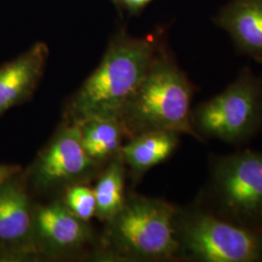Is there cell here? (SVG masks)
<instances>
[{
  "label": "cell",
  "mask_w": 262,
  "mask_h": 262,
  "mask_svg": "<svg viewBox=\"0 0 262 262\" xmlns=\"http://www.w3.org/2000/svg\"><path fill=\"white\" fill-rule=\"evenodd\" d=\"M178 207L167 201L126 194L120 211L106 222L95 258L106 261H175Z\"/></svg>",
  "instance_id": "cell-2"
},
{
  "label": "cell",
  "mask_w": 262,
  "mask_h": 262,
  "mask_svg": "<svg viewBox=\"0 0 262 262\" xmlns=\"http://www.w3.org/2000/svg\"><path fill=\"white\" fill-rule=\"evenodd\" d=\"M175 234L179 260L261 262L262 230L236 225L196 202L178 208Z\"/></svg>",
  "instance_id": "cell-5"
},
{
  "label": "cell",
  "mask_w": 262,
  "mask_h": 262,
  "mask_svg": "<svg viewBox=\"0 0 262 262\" xmlns=\"http://www.w3.org/2000/svg\"><path fill=\"white\" fill-rule=\"evenodd\" d=\"M102 169L84 150L78 125L63 121L24 175L28 188L51 194L76 184H89Z\"/></svg>",
  "instance_id": "cell-7"
},
{
  "label": "cell",
  "mask_w": 262,
  "mask_h": 262,
  "mask_svg": "<svg viewBox=\"0 0 262 262\" xmlns=\"http://www.w3.org/2000/svg\"><path fill=\"white\" fill-rule=\"evenodd\" d=\"M60 200L66 208L79 219L89 222L95 216L96 200L94 187L89 184H76L66 188Z\"/></svg>",
  "instance_id": "cell-15"
},
{
  "label": "cell",
  "mask_w": 262,
  "mask_h": 262,
  "mask_svg": "<svg viewBox=\"0 0 262 262\" xmlns=\"http://www.w3.org/2000/svg\"><path fill=\"white\" fill-rule=\"evenodd\" d=\"M126 166L119 155L108 162L96 177L94 187L96 200L95 216L101 222H108L122 208L126 198Z\"/></svg>",
  "instance_id": "cell-14"
},
{
  "label": "cell",
  "mask_w": 262,
  "mask_h": 262,
  "mask_svg": "<svg viewBox=\"0 0 262 262\" xmlns=\"http://www.w3.org/2000/svg\"><path fill=\"white\" fill-rule=\"evenodd\" d=\"M196 203L236 225L262 230V152L214 156Z\"/></svg>",
  "instance_id": "cell-4"
},
{
  "label": "cell",
  "mask_w": 262,
  "mask_h": 262,
  "mask_svg": "<svg viewBox=\"0 0 262 262\" xmlns=\"http://www.w3.org/2000/svg\"><path fill=\"white\" fill-rule=\"evenodd\" d=\"M180 134L172 131H148L127 139L121 155L137 183L151 168L168 159L178 148Z\"/></svg>",
  "instance_id": "cell-12"
},
{
  "label": "cell",
  "mask_w": 262,
  "mask_h": 262,
  "mask_svg": "<svg viewBox=\"0 0 262 262\" xmlns=\"http://www.w3.org/2000/svg\"><path fill=\"white\" fill-rule=\"evenodd\" d=\"M77 125L84 150L100 166L121 155L125 135L118 120L95 119Z\"/></svg>",
  "instance_id": "cell-13"
},
{
  "label": "cell",
  "mask_w": 262,
  "mask_h": 262,
  "mask_svg": "<svg viewBox=\"0 0 262 262\" xmlns=\"http://www.w3.org/2000/svg\"><path fill=\"white\" fill-rule=\"evenodd\" d=\"M49 53L46 43L37 42L0 66V117L32 97L44 75Z\"/></svg>",
  "instance_id": "cell-10"
},
{
  "label": "cell",
  "mask_w": 262,
  "mask_h": 262,
  "mask_svg": "<svg viewBox=\"0 0 262 262\" xmlns=\"http://www.w3.org/2000/svg\"><path fill=\"white\" fill-rule=\"evenodd\" d=\"M215 23L230 35L240 53L262 63V0H231Z\"/></svg>",
  "instance_id": "cell-11"
},
{
  "label": "cell",
  "mask_w": 262,
  "mask_h": 262,
  "mask_svg": "<svg viewBox=\"0 0 262 262\" xmlns=\"http://www.w3.org/2000/svg\"><path fill=\"white\" fill-rule=\"evenodd\" d=\"M194 86L174 58L159 44L136 91L118 117L129 139L148 131H172L200 141L191 123Z\"/></svg>",
  "instance_id": "cell-3"
},
{
  "label": "cell",
  "mask_w": 262,
  "mask_h": 262,
  "mask_svg": "<svg viewBox=\"0 0 262 262\" xmlns=\"http://www.w3.org/2000/svg\"><path fill=\"white\" fill-rule=\"evenodd\" d=\"M19 171L21 167L17 164H0V185Z\"/></svg>",
  "instance_id": "cell-17"
},
{
  "label": "cell",
  "mask_w": 262,
  "mask_h": 262,
  "mask_svg": "<svg viewBox=\"0 0 262 262\" xmlns=\"http://www.w3.org/2000/svg\"><path fill=\"white\" fill-rule=\"evenodd\" d=\"M154 37H133L119 32L110 41L103 57L72 97L64 122L79 124L95 119H115L136 91L157 53Z\"/></svg>",
  "instance_id": "cell-1"
},
{
  "label": "cell",
  "mask_w": 262,
  "mask_h": 262,
  "mask_svg": "<svg viewBox=\"0 0 262 262\" xmlns=\"http://www.w3.org/2000/svg\"><path fill=\"white\" fill-rule=\"evenodd\" d=\"M191 123L201 142L242 145L262 129V78L245 67L221 94L198 104Z\"/></svg>",
  "instance_id": "cell-6"
},
{
  "label": "cell",
  "mask_w": 262,
  "mask_h": 262,
  "mask_svg": "<svg viewBox=\"0 0 262 262\" xmlns=\"http://www.w3.org/2000/svg\"><path fill=\"white\" fill-rule=\"evenodd\" d=\"M120 8L131 15H137L146 8L152 0H112Z\"/></svg>",
  "instance_id": "cell-16"
},
{
  "label": "cell",
  "mask_w": 262,
  "mask_h": 262,
  "mask_svg": "<svg viewBox=\"0 0 262 262\" xmlns=\"http://www.w3.org/2000/svg\"><path fill=\"white\" fill-rule=\"evenodd\" d=\"M33 233L38 259L74 258L94 241L90 223L72 214L60 198L34 205Z\"/></svg>",
  "instance_id": "cell-9"
},
{
  "label": "cell",
  "mask_w": 262,
  "mask_h": 262,
  "mask_svg": "<svg viewBox=\"0 0 262 262\" xmlns=\"http://www.w3.org/2000/svg\"><path fill=\"white\" fill-rule=\"evenodd\" d=\"M32 201L24 172L0 185V261H35Z\"/></svg>",
  "instance_id": "cell-8"
}]
</instances>
